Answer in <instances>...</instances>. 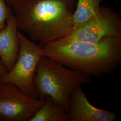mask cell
Segmentation results:
<instances>
[{"instance_id": "13", "label": "cell", "mask_w": 121, "mask_h": 121, "mask_svg": "<svg viewBox=\"0 0 121 121\" xmlns=\"http://www.w3.org/2000/svg\"><path fill=\"white\" fill-rule=\"evenodd\" d=\"M20 0H5L7 4H9L10 6H12L13 4Z\"/></svg>"}, {"instance_id": "15", "label": "cell", "mask_w": 121, "mask_h": 121, "mask_svg": "<svg viewBox=\"0 0 121 121\" xmlns=\"http://www.w3.org/2000/svg\"></svg>"}, {"instance_id": "4", "label": "cell", "mask_w": 121, "mask_h": 121, "mask_svg": "<svg viewBox=\"0 0 121 121\" xmlns=\"http://www.w3.org/2000/svg\"><path fill=\"white\" fill-rule=\"evenodd\" d=\"M19 48L17 60L12 69L0 78L1 83H11L23 93L39 98L34 78L39 61L44 56L43 46L27 39L19 30Z\"/></svg>"}, {"instance_id": "11", "label": "cell", "mask_w": 121, "mask_h": 121, "mask_svg": "<svg viewBox=\"0 0 121 121\" xmlns=\"http://www.w3.org/2000/svg\"><path fill=\"white\" fill-rule=\"evenodd\" d=\"M13 15L12 7L7 4L5 0H0V30L5 26L7 20Z\"/></svg>"}, {"instance_id": "7", "label": "cell", "mask_w": 121, "mask_h": 121, "mask_svg": "<svg viewBox=\"0 0 121 121\" xmlns=\"http://www.w3.org/2000/svg\"><path fill=\"white\" fill-rule=\"evenodd\" d=\"M81 86L78 87L69 98V121H113L117 118L114 113L91 104Z\"/></svg>"}, {"instance_id": "5", "label": "cell", "mask_w": 121, "mask_h": 121, "mask_svg": "<svg viewBox=\"0 0 121 121\" xmlns=\"http://www.w3.org/2000/svg\"><path fill=\"white\" fill-rule=\"evenodd\" d=\"M111 37H121V19L112 9L103 6L97 17L73 26L67 35L59 39L95 43Z\"/></svg>"}, {"instance_id": "14", "label": "cell", "mask_w": 121, "mask_h": 121, "mask_svg": "<svg viewBox=\"0 0 121 121\" xmlns=\"http://www.w3.org/2000/svg\"><path fill=\"white\" fill-rule=\"evenodd\" d=\"M1 82H0V86H1Z\"/></svg>"}, {"instance_id": "2", "label": "cell", "mask_w": 121, "mask_h": 121, "mask_svg": "<svg viewBox=\"0 0 121 121\" xmlns=\"http://www.w3.org/2000/svg\"><path fill=\"white\" fill-rule=\"evenodd\" d=\"M44 56L90 76L111 72L121 62V37L95 43L58 39L43 46Z\"/></svg>"}, {"instance_id": "8", "label": "cell", "mask_w": 121, "mask_h": 121, "mask_svg": "<svg viewBox=\"0 0 121 121\" xmlns=\"http://www.w3.org/2000/svg\"><path fill=\"white\" fill-rule=\"evenodd\" d=\"M18 30L16 18L13 14L7 20L4 28L0 30V61L7 71L12 69L18 56Z\"/></svg>"}, {"instance_id": "1", "label": "cell", "mask_w": 121, "mask_h": 121, "mask_svg": "<svg viewBox=\"0 0 121 121\" xmlns=\"http://www.w3.org/2000/svg\"><path fill=\"white\" fill-rule=\"evenodd\" d=\"M76 4V0H21L11 7L18 30L43 46L68 34Z\"/></svg>"}, {"instance_id": "9", "label": "cell", "mask_w": 121, "mask_h": 121, "mask_svg": "<svg viewBox=\"0 0 121 121\" xmlns=\"http://www.w3.org/2000/svg\"><path fill=\"white\" fill-rule=\"evenodd\" d=\"M29 121H69V114L62 106L49 96Z\"/></svg>"}, {"instance_id": "6", "label": "cell", "mask_w": 121, "mask_h": 121, "mask_svg": "<svg viewBox=\"0 0 121 121\" xmlns=\"http://www.w3.org/2000/svg\"><path fill=\"white\" fill-rule=\"evenodd\" d=\"M44 99L27 95L11 83H1L0 121H29L43 104Z\"/></svg>"}, {"instance_id": "12", "label": "cell", "mask_w": 121, "mask_h": 121, "mask_svg": "<svg viewBox=\"0 0 121 121\" xmlns=\"http://www.w3.org/2000/svg\"><path fill=\"white\" fill-rule=\"evenodd\" d=\"M7 72V70L0 61V77H1L3 75H4Z\"/></svg>"}, {"instance_id": "10", "label": "cell", "mask_w": 121, "mask_h": 121, "mask_svg": "<svg viewBox=\"0 0 121 121\" xmlns=\"http://www.w3.org/2000/svg\"><path fill=\"white\" fill-rule=\"evenodd\" d=\"M103 0H77L73 12V26H78L97 17Z\"/></svg>"}, {"instance_id": "3", "label": "cell", "mask_w": 121, "mask_h": 121, "mask_svg": "<svg viewBox=\"0 0 121 121\" xmlns=\"http://www.w3.org/2000/svg\"><path fill=\"white\" fill-rule=\"evenodd\" d=\"M90 82L89 76L43 56L39 60L34 78L39 97H50L68 111L69 98L78 86Z\"/></svg>"}]
</instances>
